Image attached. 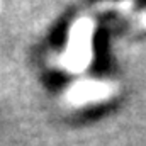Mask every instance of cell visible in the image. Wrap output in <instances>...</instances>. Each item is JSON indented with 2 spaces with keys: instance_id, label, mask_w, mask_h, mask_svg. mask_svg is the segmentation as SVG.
I'll list each match as a JSON object with an SVG mask.
<instances>
[{
  "instance_id": "7a4b0ae2",
  "label": "cell",
  "mask_w": 146,
  "mask_h": 146,
  "mask_svg": "<svg viewBox=\"0 0 146 146\" xmlns=\"http://www.w3.org/2000/svg\"><path fill=\"white\" fill-rule=\"evenodd\" d=\"M112 90H114V87L107 82L82 80L68 90L66 99L73 106H85V104H92V102L107 99L112 94Z\"/></svg>"
},
{
  "instance_id": "6da1fadb",
  "label": "cell",
  "mask_w": 146,
  "mask_h": 146,
  "mask_svg": "<svg viewBox=\"0 0 146 146\" xmlns=\"http://www.w3.org/2000/svg\"><path fill=\"white\" fill-rule=\"evenodd\" d=\"M92 36H94V22L90 19H80L73 24L68 46L60 60L61 66L68 72H82L88 66L92 60Z\"/></svg>"
}]
</instances>
